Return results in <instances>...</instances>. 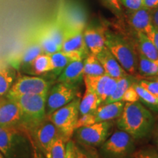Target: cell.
<instances>
[{"label":"cell","mask_w":158,"mask_h":158,"mask_svg":"<svg viewBox=\"0 0 158 158\" xmlns=\"http://www.w3.org/2000/svg\"><path fill=\"white\" fill-rule=\"evenodd\" d=\"M154 122L155 119L151 111L138 101L124 103L116 124L118 129L125 131L136 140L146 137L151 132Z\"/></svg>","instance_id":"obj_1"},{"label":"cell","mask_w":158,"mask_h":158,"mask_svg":"<svg viewBox=\"0 0 158 158\" xmlns=\"http://www.w3.org/2000/svg\"><path fill=\"white\" fill-rule=\"evenodd\" d=\"M0 152L6 158H31L29 134L17 127L0 126Z\"/></svg>","instance_id":"obj_2"},{"label":"cell","mask_w":158,"mask_h":158,"mask_svg":"<svg viewBox=\"0 0 158 158\" xmlns=\"http://www.w3.org/2000/svg\"><path fill=\"white\" fill-rule=\"evenodd\" d=\"M47 94H26L12 99L21 109L22 129L31 131L47 117Z\"/></svg>","instance_id":"obj_3"},{"label":"cell","mask_w":158,"mask_h":158,"mask_svg":"<svg viewBox=\"0 0 158 158\" xmlns=\"http://www.w3.org/2000/svg\"><path fill=\"white\" fill-rule=\"evenodd\" d=\"M106 47L110 51L128 74H138V52L122 35L106 31Z\"/></svg>","instance_id":"obj_4"},{"label":"cell","mask_w":158,"mask_h":158,"mask_svg":"<svg viewBox=\"0 0 158 158\" xmlns=\"http://www.w3.org/2000/svg\"><path fill=\"white\" fill-rule=\"evenodd\" d=\"M80 101L81 98L76 97L69 103L47 116L66 142L71 140L76 130V124L79 117Z\"/></svg>","instance_id":"obj_5"},{"label":"cell","mask_w":158,"mask_h":158,"mask_svg":"<svg viewBox=\"0 0 158 158\" xmlns=\"http://www.w3.org/2000/svg\"><path fill=\"white\" fill-rule=\"evenodd\" d=\"M135 141L130 134L118 130L100 146L101 151L106 158H131L135 152Z\"/></svg>","instance_id":"obj_6"},{"label":"cell","mask_w":158,"mask_h":158,"mask_svg":"<svg viewBox=\"0 0 158 158\" xmlns=\"http://www.w3.org/2000/svg\"><path fill=\"white\" fill-rule=\"evenodd\" d=\"M112 121L96 122L88 127L75 130L73 135L78 143L89 147H100L111 134Z\"/></svg>","instance_id":"obj_7"},{"label":"cell","mask_w":158,"mask_h":158,"mask_svg":"<svg viewBox=\"0 0 158 158\" xmlns=\"http://www.w3.org/2000/svg\"><path fill=\"white\" fill-rule=\"evenodd\" d=\"M49 83L37 76L19 75L10 89L7 98L13 99L26 94H48Z\"/></svg>","instance_id":"obj_8"},{"label":"cell","mask_w":158,"mask_h":158,"mask_svg":"<svg viewBox=\"0 0 158 158\" xmlns=\"http://www.w3.org/2000/svg\"><path fill=\"white\" fill-rule=\"evenodd\" d=\"M78 97L77 86L58 82L48 90L46 99V115L63 107Z\"/></svg>","instance_id":"obj_9"},{"label":"cell","mask_w":158,"mask_h":158,"mask_svg":"<svg viewBox=\"0 0 158 158\" xmlns=\"http://www.w3.org/2000/svg\"><path fill=\"white\" fill-rule=\"evenodd\" d=\"M61 51L70 55L73 61L82 60L89 54L85 44L82 30L65 29Z\"/></svg>","instance_id":"obj_10"},{"label":"cell","mask_w":158,"mask_h":158,"mask_svg":"<svg viewBox=\"0 0 158 158\" xmlns=\"http://www.w3.org/2000/svg\"><path fill=\"white\" fill-rule=\"evenodd\" d=\"M31 131L33 141L43 153L51 147L57 138L61 136L56 126L48 117L45 118Z\"/></svg>","instance_id":"obj_11"},{"label":"cell","mask_w":158,"mask_h":158,"mask_svg":"<svg viewBox=\"0 0 158 158\" xmlns=\"http://www.w3.org/2000/svg\"><path fill=\"white\" fill-rule=\"evenodd\" d=\"M65 29L82 30L86 24V14L84 7L78 3H70L60 10Z\"/></svg>","instance_id":"obj_12"},{"label":"cell","mask_w":158,"mask_h":158,"mask_svg":"<svg viewBox=\"0 0 158 158\" xmlns=\"http://www.w3.org/2000/svg\"><path fill=\"white\" fill-rule=\"evenodd\" d=\"M83 81L85 86H89L97 94L102 104L114 92L117 79L105 73L97 76H84Z\"/></svg>","instance_id":"obj_13"},{"label":"cell","mask_w":158,"mask_h":158,"mask_svg":"<svg viewBox=\"0 0 158 158\" xmlns=\"http://www.w3.org/2000/svg\"><path fill=\"white\" fill-rule=\"evenodd\" d=\"M106 31L102 26L94 23L86 26L83 35L86 48L91 54L96 56L106 47Z\"/></svg>","instance_id":"obj_14"},{"label":"cell","mask_w":158,"mask_h":158,"mask_svg":"<svg viewBox=\"0 0 158 158\" xmlns=\"http://www.w3.org/2000/svg\"><path fill=\"white\" fill-rule=\"evenodd\" d=\"M21 112L19 105L12 99L0 100V126H21Z\"/></svg>","instance_id":"obj_15"},{"label":"cell","mask_w":158,"mask_h":158,"mask_svg":"<svg viewBox=\"0 0 158 158\" xmlns=\"http://www.w3.org/2000/svg\"><path fill=\"white\" fill-rule=\"evenodd\" d=\"M127 21L135 31H140L147 35L153 27L151 10L142 7L135 11L127 13Z\"/></svg>","instance_id":"obj_16"},{"label":"cell","mask_w":158,"mask_h":158,"mask_svg":"<svg viewBox=\"0 0 158 158\" xmlns=\"http://www.w3.org/2000/svg\"><path fill=\"white\" fill-rule=\"evenodd\" d=\"M96 56L101 63L105 73L108 76L118 79L128 74L106 47L96 55Z\"/></svg>","instance_id":"obj_17"},{"label":"cell","mask_w":158,"mask_h":158,"mask_svg":"<svg viewBox=\"0 0 158 158\" xmlns=\"http://www.w3.org/2000/svg\"><path fill=\"white\" fill-rule=\"evenodd\" d=\"M84 78V59L72 61L67 65L60 75L57 81L73 86H76Z\"/></svg>","instance_id":"obj_18"},{"label":"cell","mask_w":158,"mask_h":158,"mask_svg":"<svg viewBox=\"0 0 158 158\" xmlns=\"http://www.w3.org/2000/svg\"><path fill=\"white\" fill-rule=\"evenodd\" d=\"M124 106V102L122 101L100 104L94 112L96 122L113 121L116 119L122 114Z\"/></svg>","instance_id":"obj_19"},{"label":"cell","mask_w":158,"mask_h":158,"mask_svg":"<svg viewBox=\"0 0 158 158\" xmlns=\"http://www.w3.org/2000/svg\"><path fill=\"white\" fill-rule=\"evenodd\" d=\"M136 41H137L138 52L141 53L144 56L152 60L158 59V50L147 36V35L140 31H135Z\"/></svg>","instance_id":"obj_20"},{"label":"cell","mask_w":158,"mask_h":158,"mask_svg":"<svg viewBox=\"0 0 158 158\" xmlns=\"http://www.w3.org/2000/svg\"><path fill=\"white\" fill-rule=\"evenodd\" d=\"M101 104L97 94L89 86H85L84 97L79 104V115L93 113Z\"/></svg>","instance_id":"obj_21"},{"label":"cell","mask_w":158,"mask_h":158,"mask_svg":"<svg viewBox=\"0 0 158 158\" xmlns=\"http://www.w3.org/2000/svg\"><path fill=\"white\" fill-rule=\"evenodd\" d=\"M138 73L144 78H158V59L152 60L138 52Z\"/></svg>","instance_id":"obj_22"},{"label":"cell","mask_w":158,"mask_h":158,"mask_svg":"<svg viewBox=\"0 0 158 158\" xmlns=\"http://www.w3.org/2000/svg\"><path fill=\"white\" fill-rule=\"evenodd\" d=\"M135 82V77L130 74H127L126 76L122 77V78L117 79L116 87L114 89V92H112V94L108 97L107 100L103 103H110V102H113L121 101L122 98L124 95V92Z\"/></svg>","instance_id":"obj_23"},{"label":"cell","mask_w":158,"mask_h":158,"mask_svg":"<svg viewBox=\"0 0 158 158\" xmlns=\"http://www.w3.org/2000/svg\"><path fill=\"white\" fill-rule=\"evenodd\" d=\"M31 73L35 76H40L51 71L50 55L44 54H40L29 64Z\"/></svg>","instance_id":"obj_24"},{"label":"cell","mask_w":158,"mask_h":158,"mask_svg":"<svg viewBox=\"0 0 158 158\" xmlns=\"http://www.w3.org/2000/svg\"><path fill=\"white\" fill-rule=\"evenodd\" d=\"M51 71L55 76H59L63 70L66 68L69 63L73 61L72 58L66 53L62 51H57L56 53L50 55Z\"/></svg>","instance_id":"obj_25"},{"label":"cell","mask_w":158,"mask_h":158,"mask_svg":"<svg viewBox=\"0 0 158 158\" xmlns=\"http://www.w3.org/2000/svg\"><path fill=\"white\" fill-rule=\"evenodd\" d=\"M105 74L101 63L94 54L89 53L84 59V76H97Z\"/></svg>","instance_id":"obj_26"},{"label":"cell","mask_w":158,"mask_h":158,"mask_svg":"<svg viewBox=\"0 0 158 158\" xmlns=\"http://www.w3.org/2000/svg\"><path fill=\"white\" fill-rule=\"evenodd\" d=\"M133 85L139 96L140 101H142L152 110L158 111V97L149 92L138 82L135 81Z\"/></svg>","instance_id":"obj_27"},{"label":"cell","mask_w":158,"mask_h":158,"mask_svg":"<svg viewBox=\"0 0 158 158\" xmlns=\"http://www.w3.org/2000/svg\"><path fill=\"white\" fill-rule=\"evenodd\" d=\"M15 79L14 70L9 68L0 70V97L5 96L8 93Z\"/></svg>","instance_id":"obj_28"},{"label":"cell","mask_w":158,"mask_h":158,"mask_svg":"<svg viewBox=\"0 0 158 158\" xmlns=\"http://www.w3.org/2000/svg\"><path fill=\"white\" fill-rule=\"evenodd\" d=\"M67 142L59 136L54 143L43 153L45 158H64L65 146Z\"/></svg>","instance_id":"obj_29"},{"label":"cell","mask_w":158,"mask_h":158,"mask_svg":"<svg viewBox=\"0 0 158 158\" xmlns=\"http://www.w3.org/2000/svg\"><path fill=\"white\" fill-rule=\"evenodd\" d=\"M37 40L41 46L44 54L51 55L57 51H61L60 47L48 36L43 29L40 31Z\"/></svg>","instance_id":"obj_30"},{"label":"cell","mask_w":158,"mask_h":158,"mask_svg":"<svg viewBox=\"0 0 158 158\" xmlns=\"http://www.w3.org/2000/svg\"><path fill=\"white\" fill-rule=\"evenodd\" d=\"M43 50L39 43L35 41V43H31L26 48L24 52L23 53L22 56L20 59V63L23 66H29V64L32 62L40 54H43Z\"/></svg>","instance_id":"obj_31"},{"label":"cell","mask_w":158,"mask_h":158,"mask_svg":"<svg viewBox=\"0 0 158 158\" xmlns=\"http://www.w3.org/2000/svg\"><path fill=\"white\" fill-rule=\"evenodd\" d=\"M76 158H100V156L93 147H86L80 143H76Z\"/></svg>","instance_id":"obj_32"},{"label":"cell","mask_w":158,"mask_h":158,"mask_svg":"<svg viewBox=\"0 0 158 158\" xmlns=\"http://www.w3.org/2000/svg\"><path fill=\"white\" fill-rule=\"evenodd\" d=\"M94 123H96V118L93 113H89L81 115L80 117H78L77 120L76 124V129L83 127H88V126L92 125Z\"/></svg>","instance_id":"obj_33"},{"label":"cell","mask_w":158,"mask_h":158,"mask_svg":"<svg viewBox=\"0 0 158 158\" xmlns=\"http://www.w3.org/2000/svg\"><path fill=\"white\" fill-rule=\"evenodd\" d=\"M133 158H158V152L152 147H145L135 152Z\"/></svg>","instance_id":"obj_34"},{"label":"cell","mask_w":158,"mask_h":158,"mask_svg":"<svg viewBox=\"0 0 158 158\" xmlns=\"http://www.w3.org/2000/svg\"><path fill=\"white\" fill-rule=\"evenodd\" d=\"M121 101L124 102V103H132V102H135L138 101H140L139 96L136 92V90L134 88L133 85L130 86L129 88L127 89V91L124 92V95L122 96Z\"/></svg>","instance_id":"obj_35"},{"label":"cell","mask_w":158,"mask_h":158,"mask_svg":"<svg viewBox=\"0 0 158 158\" xmlns=\"http://www.w3.org/2000/svg\"><path fill=\"white\" fill-rule=\"evenodd\" d=\"M122 7H123L127 13L135 11L143 7V0H119Z\"/></svg>","instance_id":"obj_36"},{"label":"cell","mask_w":158,"mask_h":158,"mask_svg":"<svg viewBox=\"0 0 158 158\" xmlns=\"http://www.w3.org/2000/svg\"><path fill=\"white\" fill-rule=\"evenodd\" d=\"M138 84L145 88L149 92L152 93L153 94L158 97V78H156L155 80H141Z\"/></svg>","instance_id":"obj_37"},{"label":"cell","mask_w":158,"mask_h":158,"mask_svg":"<svg viewBox=\"0 0 158 158\" xmlns=\"http://www.w3.org/2000/svg\"><path fill=\"white\" fill-rule=\"evenodd\" d=\"M104 1L116 15L120 17L123 15V9H122L119 0H104Z\"/></svg>","instance_id":"obj_38"},{"label":"cell","mask_w":158,"mask_h":158,"mask_svg":"<svg viewBox=\"0 0 158 158\" xmlns=\"http://www.w3.org/2000/svg\"><path fill=\"white\" fill-rule=\"evenodd\" d=\"M76 143L74 141H68L65 146V157L64 158H76V150H75Z\"/></svg>","instance_id":"obj_39"},{"label":"cell","mask_w":158,"mask_h":158,"mask_svg":"<svg viewBox=\"0 0 158 158\" xmlns=\"http://www.w3.org/2000/svg\"><path fill=\"white\" fill-rule=\"evenodd\" d=\"M29 139H30L31 149H32L31 158H45L44 155H43V153L38 149V147L35 145V143H34V141H33L32 138H31L30 135H29Z\"/></svg>","instance_id":"obj_40"},{"label":"cell","mask_w":158,"mask_h":158,"mask_svg":"<svg viewBox=\"0 0 158 158\" xmlns=\"http://www.w3.org/2000/svg\"><path fill=\"white\" fill-rule=\"evenodd\" d=\"M147 36L151 40L155 47L158 50V28L153 26L152 30L147 35Z\"/></svg>","instance_id":"obj_41"},{"label":"cell","mask_w":158,"mask_h":158,"mask_svg":"<svg viewBox=\"0 0 158 158\" xmlns=\"http://www.w3.org/2000/svg\"><path fill=\"white\" fill-rule=\"evenodd\" d=\"M143 7L149 10L158 7V0H143Z\"/></svg>","instance_id":"obj_42"},{"label":"cell","mask_w":158,"mask_h":158,"mask_svg":"<svg viewBox=\"0 0 158 158\" xmlns=\"http://www.w3.org/2000/svg\"><path fill=\"white\" fill-rule=\"evenodd\" d=\"M152 22L153 26L158 28V7L151 10Z\"/></svg>","instance_id":"obj_43"},{"label":"cell","mask_w":158,"mask_h":158,"mask_svg":"<svg viewBox=\"0 0 158 158\" xmlns=\"http://www.w3.org/2000/svg\"><path fill=\"white\" fill-rule=\"evenodd\" d=\"M0 158H6L5 156L2 155V153L1 152H0Z\"/></svg>","instance_id":"obj_44"},{"label":"cell","mask_w":158,"mask_h":158,"mask_svg":"<svg viewBox=\"0 0 158 158\" xmlns=\"http://www.w3.org/2000/svg\"><path fill=\"white\" fill-rule=\"evenodd\" d=\"M157 148H158V134H157Z\"/></svg>","instance_id":"obj_45"}]
</instances>
